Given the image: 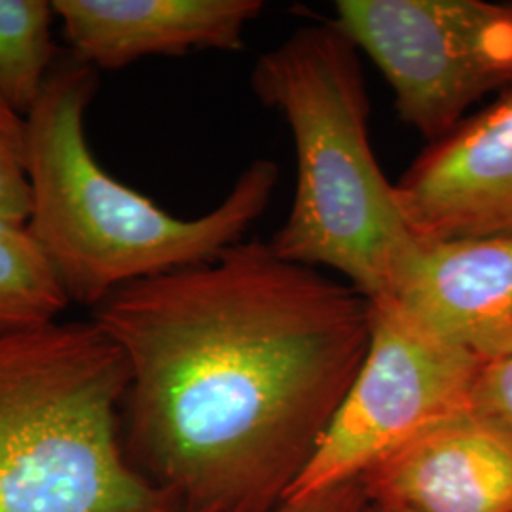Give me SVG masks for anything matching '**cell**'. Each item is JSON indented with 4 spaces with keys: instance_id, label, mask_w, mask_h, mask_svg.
<instances>
[{
    "instance_id": "cell-1",
    "label": "cell",
    "mask_w": 512,
    "mask_h": 512,
    "mask_svg": "<svg viewBox=\"0 0 512 512\" xmlns=\"http://www.w3.org/2000/svg\"><path fill=\"white\" fill-rule=\"evenodd\" d=\"M128 361V458L181 512H268L365 361L372 302L239 241L128 283L93 308Z\"/></svg>"
},
{
    "instance_id": "cell-2",
    "label": "cell",
    "mask_w": 512,
    "mask_h": 512,
    "mask_svg": "<svg viewBox=\"0 0 512 512\" xmlns=\"http://www.w3.org/2000/svg\"><path fill=\"white\" fill-rule=\"evenodd\" d=\"M95 90L92 65L65 59L27 114L33 194L27 228L69 300L92 308L137 279L203 264L239 243L279 181L275 162L255 160L211 213L171 217L95 160L84 129Z\"/></svg>"
},
{
    "instance_id": "cell-3",
    "label": "cell",
    "mask_w": 512,
    "mask_h": 512,
    "mask_svg": "<svg viewBox=\"0 0 512 512\" xmlns=\"http://www.w3.org/2000/svg\"><path fill=\"white\" fill-rule=\"evenodd\" d=\"M357 52L334 21L306 25L256 59L251 86L260 103L283 114L296 147L293 207L272 249L340 272L378 304L389 300L420 238L370 145Z\"/></svg>"
},
{
    "instance_id": "cell-4",
    "label": "cell",
    "mask_w": 512,
    "mask_h": 512,
    "mask_svg": "<svg viewBox=\"0 0 512 512\" xmlns=\"http://www.w3.org/2000/svg\"><path fill=\"white\" fill-rule=\"evenodd\" d=\"M128 382L93 319L0 334V512H181L129 461Z\"/></svg>"
},
{
    "instance_id": "cell-5",
    "label": "cell",
    "mask_w": 512,
    "mask_h": 512,
    "mask_svg": "<svg viewBox=\"0 0 512 512\" xmlns=\"http://www.w3.org/2000/svg\"><path fill=\"white\" fill-rule=\"evenodd\" d=\"M334 23L384 74L401 120L429 145L512 86V2L340 0Z\"/></svg>"
},
{
    "instance_id": "cell-6",
    "label": "cell",
    "mask_w": 512,
    "mask_h": 512,
    "mask_svg": "<svg viewBox=\"0 0 512 512\" xmlns=\"http://www.w3.org/2000/svg\"><path fill=\"white\" fill-rule=\"evenodd\" d=\"M482 363L372 304L365 361L285 501L357 480L442 421L469 410Z\"/></svg>"
},
{
    "instance_id": "cell-7",
    "label": "cell",
    "mask_w": 512,
    "mask_h": 512,
    "mask_svg": "<svg viewBox=\"0 0 512 512\" xmlns=\"http://www.w3.org/2000/svg\"><path fill=\"white\" fill-rule=\"evenodd\" d=\"M395 190L418 238H512V86L425 148Z\"/></svg>"
},
{
    "instance_id": "cell-8",
    "label": "cell",
    "mask_w": 512,
    "mask_h": 512,
    "mask_svg": "<svg viewBox=\"0 0 512 512\" xmlns=\"http://www.w3.org/2000/svg\"><path fill=\"white\" fill-rule=\"evenodd\" d=\"M378 304L482 365L509 357L512 238H420L389 300Z\"/></svg>"
},
{
    "instance_id": "cell-9",
    "label": "cell",
    "mask_w": 512,
    "mask_h": 512,
    "mask_svg": "<svg viewBox=\"0 0 512 512\" xmlns=\"http://www.w3.org/2000/svg\"><path fill=\"white\" fill-rule=\"evenodd\" d=\"M399 512H512V442L473 414L442 421L361 476Z\"/></svg>"
},
{
    "instance_id": "cell-10",
    "label": "cell",
    "mask_w": 512,
    "mask_h": 512,
    "mask_svg": "<svg viewBox=\"0 0 512 512\" xmlns=\"http://www.w3.org/2000/svg\"><path fill=\"white\" fill-rule=\"evenodd\" d=\"M73 57L118 71L148 55L238 52L260 0H54Z\"/></svg>"
},
{
    "instance_id": "cell-11",
    "label": "cell",
    "mask_w": 512,
    "mask_h": 512,
    "mask_svg": "<svg viewBox=\"0 0 512 512\" xmlns=\"http://www.w3.org/2000/svg\"><path fill=\"white\" fill-rule=\"evenodd\" d=\"M71 304L27 226L0 222V334L52 325Z\"/></svg>"
},
{
    "instance_id": "cell-12",
    "label": "cell",
    "mask_w": 512,
    "mask_h": 512,
    "mask_svg": "<svg viewBox=\"0 0 512 512\" xmlns=\"http://www.w3.org/2000/svg\"><path fill=\"white\" fill-rule=\"evenodd\" d=\"M54 16L46 0H0V103L19 114L37 105L57 65Z\"/></svg>"
},
{
    "instance_id": "cell-13",
    "label": "cell",
    "mask_w": 512,
    "mask_h": 512,
    "mask_svg": "<svg viewBox=\"0 0 512 512\" xmlns=\"http://www.w3.org/2000/svg\"><path fill=\"white\" fill-rule=\"evenodd\" d=\"M31 207L27 116L0 103V222L27 226Z\"/></svg>"
},
{
    "instance_id": "cell-14",
    "label": "cell",
    "mask_w": 512,
    "mask_h": 512,
    "mask_svg": "<svg viewBox=\"0 0 512 512\" xmlns=\"http://www.w3.org/2000/svg\"><path fill=\"white\" fill-rule=\"evenodd\" d=\"M469 414L512 442V355L480 366Z\"/></svg>"
},
{
    "instance_id": "cell-15",
    "label": "cell",
    "mask_w": 512,
    "mask_h": 512,
    "mask_svg": "<svg viewBox=\"0 0 512 512\" xmlns=\"http://www.w3.org/2000/svg\"><path fill=\"white\" fill-rule=\"evenodd\" d=\"M368 505L363 480L357 478L300 501H283L268 512H366Z\"/></svg>"
},
{
    "instance_id": "cell-16",
    "label": "cell",
    "mask_w": 512,
    "mask_h": 512,
    "mask_svg": "<svg viewBox=\"0 0 512 512\" xmlns=\"http://www.w3.org/2000/svg\"><path fill=\"white\" fill-rule=\"evenodd\" d=\"M366 512H399V511H391V509H385V507H378V505H368V509Z\"/></svg>"
}]
</instances>
